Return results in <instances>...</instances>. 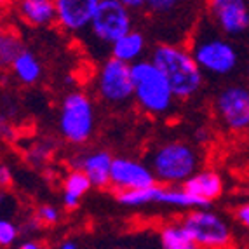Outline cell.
Masks as SVG:
<instances>
[{"instance_id": "9", "label": "cell", "mask_w": 249, "mask_h": 249, "mask_svg": "<svg viewBox=\"0 0 249 249\" xmlns=\"http://www.w3.org/2000/svg\"><path fill=\"white\" fill-rule=\"evenodd\" d=\"M214 113L218 121L230 131L249 129V88L230 84L214 98Z\"/></svg>"}, {"instance_id": "28", "label": "cell", "mask_w": 249, "mask_h": 249, "mask_svg": "<svg viewBox=\"0 0 249 249\" xmlns=\"http://www.w3.org/2000/svg\"><path fill=\"white\" fill-rule=\"evenodd\" d=\"M19 248L21 249H40L42 242H38L34 237H28V239H25L23 242H19Z\"/></svg>"}, {"instance_id": "7", "label": "cell", "mask_w": 249, "mask_h": 249, "mask_svg": "<svg viewBox=\"0 0 249 249\" xmlns=\"http://www.w3.org/2000/svg\"><path fill=\"white\" fill-rule=\"evenodd\" d=\"M181 223L190 233L197 249H225L233 246V229L225 216L211 208L188 209Z\"/></svg>"}, {"instance_id": "27", "label": "cell", "mask_w": 249, "mask_h": 249, "mask_svg": "<svg viewBox=\"0 0 249 249\" xmlns=\"http://www.w3.org/2000/svg\"><path fill=\"white\" fill-rule=\"evenodd\" d=\"M233 216H235V221L241 225L242 229L249 230V202L241 204V206L233 211Z\"/></svg>"}, {"instance_id": "24", "label": "cell", "mask_w": 249, "mask_h": 249, "mask_svg": "<svg viewBox=\"0 0 249 249\" xmlns=\"http://www.w3.org/2000/svg\"><path fill=\"white\" fill-rule=\"evenodd\" d=\"M34 216L37 218V221L42 227H54L61 220V213L53 204H42V206H38L37 211L34 213Z\"/></svg>"}, {"instance_id": "21", "label": "cell", "mask_w": 249, "mask_h": 249, "mask_svg": "<svg viewBox=\"0 0 249 249\" xmlns=\"http://www.w3.org/2000/svg\"><path fill=\"white\" fill-rule=\"evenodd\" d=\"M183 4H185V0H146L145 11L152 16L166 18L178 13Z\"/></svg>"}, {"instance_id": "29", "label": "cell", "mask_w": 249, "mask_h": 249, "mask_svg": "<svg viewBox=\"0 0 249 249\" xmlns=\"http://www.w3.org/2000/svg\"><path fill=\"white\" fill-rule=\"evenodd\" d=\"M121 2L124 5H127L131 11H142V9H145L146 0H121Z\"/></svg>"}, {"instance_id": "19", "label": "cell", "mask_w": 249, "mask_h": 249, "mask_svg": "<svg viewBox=\"0 0 249 249\" xmlns=\"http://www.w3.org/2000/svg\"><path fill=\"white\" fill-rule=\"evenodd\" d=\"M159 242L164 249H197L181 220L162 225L159 230Z\"/></svg>"}, {"instance_id": "11", "label": "cell", "mask_w": 249, "mask_h": 249, "mask_svg": "<svg viewBox=\"0 0 249 249\" xmlns=\"http://www.w3.org/2000/svg\"><path fill=\"white\" fill-rule=\"evenodd\" d=\"M157 183L154 171L148 164L127 157H113L110 171V187L117 192L146 188Z\"/></svg>"}, {"instance_id": "20", "label": "cell", "mask_w": 249, "mask_h": 249, "mask_svg": "<svg viewBox=\"0 0 249 249\" xmlns=\"http://www.w3.org/2000/svg\"><path fill=\"white\" fill-rule=\"evenodd\" d=\"M25 49L23 40L13 28L0 26V73L11 70L16 56Z\"/></svg>"}, {"instance_id": "5", "label": "cell", "mask_w": 249, "mask_h": 249, "mask_svg": "<svg viewBox=\"0 0 249 249\" xmlns=\"http://www.w3.org/2000/svg\"><path fill=\"white\" fill-rule=\"evenodd\" d=\"M58 131L68 145L82 146L96 131V108L92 98L84 91L68 92L61 101Z\"/></svg>"}, {"instance_id": "31", "label": "cell", "mask_w": 249, "mask_h": 249, "mask_svg": "<svg viewBox=\"0 0 249 249\" xmlns=\"http://www.w3.org/2000/svg\"><path fill=\"white\" fill-rule=\"evenodd\" d=\"M5 202H7V194H5V190H2V188H0V208H2Z\"/></svg>"}, {"instance_id": "13", "label": "cell", "mask_w": 249, "mask_h": 249, "mask_svg": "<svg viewBox=\"0 0 249 249\" xmlns=\"http://www.w3.org/2000/svg\"><path fill=\"white\" fill-rule=\"evenodd\" d=\"M71 167L84 171L91 179L92 187H110V171H112L113 155L108 150H86L70 159Z\"/></svg>"}, {"instance_id": "6", "label": "cell", "mask_w": 249, "mask_h": 249, "mask_svg": "<svg viewBox=\"0 0 249 249\" xmlns=\"http://www.w3.org/2000/svg\"><path fill=\"white\" fill-rule=\"evenodd\" d=\"M133 13L134 11L122 4L121 0H101L84 35L88 37L91 46L103 47L110 56L113 42L134 28Z\"/></svg>"}, {"instance_id": "15", "label": "cell", "mask_w": 249, "mask_h": 249, "mask_svg": "<svg viewBox=\"0 0 249 249\" xmlns=\"http://www.w3.org/2000/svg\"><path fill=\"white\" fill-rule=\"evenodd\" d=\"M21 21L34 28H47L56 23L54 0H13Z\"/></svg>"}, {"instance_id": "22", "label": "cell", "mask_w": 249, "mask_h": 249, "mask_svg": "<svg viewBox=\"0 0 249 249\" xmlns=\"http://www.w3.org/2000/svg\"><path fill=\"white\" fill-rule=\"evenodd\" d=\"M54 154V143L49 142V140H40V142H35L30 148V152L26 154V159H28L34 166H42L46 164Z\"/></svg>"}, {"instance_id": "23", "label": "cell", "mask_w": 249, "mask_h": 249, "mask_svg": "<svg viewBox=\"0 0 249 249\" xmlns=\"http://www.w3.org/2000/svg\"><path fill=\"white\" fill-rule=\"evenodd\" d=\"M21 230L14 221L0 216V248H13L16 246Z\"/></svg>"}, {"instance_id": "12", "label": "cell", "mask_w": 249, "mask_h": 249, "mask_svg": "<svg viewBox=\"0 0 249 249\" xmlns=\"http://www.w3.org/2000/svg\"><path fill=\"white\" fill-rule=\"evenodd\" d=\"M101 0H54L56 25L68 35L86 34Z\"/></svg>"}, {"instance_id": "8", "label": "cell", "mask_w": 249, "mask_h": 249, "mask_svg": "<svg viewBox=\"0 0 249 249\" xmlns=\"http://www.w3.org/2000/svg\"><path fill=\"white\" fill-rule=\"evenodd\" d=\"M96 94L108 107L122 108L133 101V77L131 65L108 56L96 71Z\"/></svg>"}, {"instance_id": "10", "label": "cell", "mask_w": 249, "mask_h": 249, "mask_svg": "<svg viewBox=\"0 0 249 249\" xmlns=\"http://www.w3.org/2000/svg\"><path fill=\"white\" fill-rule=\"evenodd\" d=\"M208 11L214 28L227 37H242L249 32L248 0H208Z\"/></svg>"}, {"instance_id": "4", "label": "cell", "mask_w": 249, "mask_h": 249, "mask_svg": "<svg viewBox=\"0 0 249 249\" xmlns=\"http://www.w3.org/2000/svg\"><path fill=\"white\" fill-rule=\"evenodd\" d=\"M190 51L204 75L223 79L239 67V51L230 37L214 32H199L192 40Z\"/></svg>"}, {"instance_id": "32", "label": "cell", "mask_w": 249, "mask_h": 249, "mask_svg": "<svg viewBox=\"0 0 249 249\" xmlns=\"http://www.w3.org/2000/svg\"><path fill=\"white\" fill-rule=\"evenodd\" d=\"M13 4V0H0V11L5 7H9V5Z\"/></svg>"}, {"instance_id": "33", "label": "cell", "mask_w": 249, "mask_h": 249, "mask_svg": "<svg viewBox=\"0 0 249 249\" xmlns=\"http://www.w3.org/2000/svg\"><path fill=\"white\" fill-rule=\"evenodd\" d=\"M248 79H249V67H248Z\"/></svg>"}, {"instance_id": "25", "label": "cell", "mask_w": 249, "mask_h": 249, "mask_svg": "<svg viewBox=\"0 0 249 249\" xmlns=\"http://www.w3.org/2000/svg\"><path fill=\"white\" fill-rule=\"evenodd\" d=\"M14 140V125L4 110H0V142H13Z\"/></svg>"}, {"instance_id": "14", "label": "cell", "mask_w": 249, "mask_h": 249, "mask_svg": "<svg viewBox=\"0 0 249 249\" xmlns=\"http://www.w3.org/2000/svg\"><path fill=\"white\" fill-rule=\"evenodd\" d=\"M183 188L190 192L192 196L202 200L206 206H211L213 202L223 196L225 183L216 171L213 169H199L196 175H192L187 181L183 183Z\"/></svg>"}, {"instance_id": "3", "label": "cell", "mask_w": 249, "mask_h": 249, "mask_svg": "<svg viewBox=\"0 0 249 249\" xmlns=\"http://www.w3.org/2000/svg\"><path fill=\"white\" fill-rule=\"evenodd\" d=\"M146 164L160 185H183L202 166V155L197 146L183 140L162 142L152 148Z\"/></svg>"}, {"instance_id": "30", "label": "cell", "mask_w": 249, "mask_h": 249, "mask_svg": "<svg viewBox=\"0 0 249 249\" xmlns=\"http://www.w3.org/2000/svg\"><path fill=\"white\" fill-rule=\"evenodd\" d=\"M79 246H80L79 242H73L71 239H67L65 242H61V244H59V248H61V249H77Z\"/></svg>"}, {"instance_id": "2", "label": "cell", "mask_w": 249, "mask_h": 249, "mask_svg": "<svg viewBox=\"0 0 249 249\" xmlns=\"http://www.w3.org/2000/svg\"><path fill=\"white\" fill-rule=\"evenodd\" d=\"M133 101L150 117H166L175 108V91L160 68L152 59H140L131 65Z\"/></svg>"}, {"instance_id": "26", "label": "cell", "mask_w": 249, "mask_h": 249, "mask_svg": "<svg viewBox=\"0 0 249 249\" xmlns=\"http://www.w3.org/2000/svg\"><path fill=\"white\" fill-rule=\"evenodd\" d=\"M13 181H14V176L11 167L7 164H4V162H0V188L7 192L9 188L13 187Z\"/></svg>"}, {"instance_id": "18", "label": "cell", "mask_w": 249, "mask_h": 249, "mask_svg": "<svg viewBox=\"0 0 249 249\" xmlns=\"http://www.w3.org/2000/svg\"><path fill=\"white\" fill-rule=\"evenodd\" d=\"M42 73H44V70H42L40 59L28 49L21 51L11 67V75L21 86H26V88L40 82Z\"/></svg>"}, {"instance_id": "16", "label": "cell", "mask_w": 249, "mask_h": 249, "mask_svg": "<svg viewBox=\"0 0 249 249\" xmlns=\"http://www.w3.org/2000/svg\"><path fill=\"white\" fill-rule=\"evenodd\" d=\"M146 47H148V44H146L145 34L142 30L133 28L125 35H122L117 42H113V46L110 47V56L133 65V63L145 58Z\"/></svg>"}, {"instance_id": "1", "label": "cell", "mask_w": 249, "mask_h": 249, "mask_svg": "<svg viewBox=\"0 0 249 249\" xmlns=\"http://www.w3.org/2000/svg\"><path fill=\"white\" fill-rule=\"evenodd\" d=\"M150 59L167 77L178 101H188L199 94L206 75L187 46L175 42H160L152 49Z\"/></svg>"}, {"instance_id": "17", "label": "cell", "mask_w": 249, "mask_h": 249, "mask_svg": "<svg viewBox=\"0 0 249 249\" xmlns=\"http://www.w3.org/2000/svg\"><path fill=\"white\" fill-rule=\"evenodd\" d=\"M92 188V183L89 176L80 169L71 167V171L63 179V190H61V200L65 209L75 211L82 202V197Z\"/></svg>"}]
</instances>
